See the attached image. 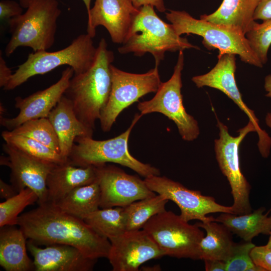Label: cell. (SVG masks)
Instances as JSON below:
<instances>
[{
  "label": "cell",
  "instance_id": "obj_14",
  "mask_svg": "<svg viewBox=\"0 0 271 271\" xmlns=\"http://www.w3.org/2000/svg\"><path fill=\"white\" fill-rule=\"evenodd\" d=\"M95 167L100 190V208L125 207L134 201L157 195L148 188L144 180L129 175L116 166L105 164Z\"/></svg>",
  "mask_w": 271,
  "mask_h": 271
},
{
  "label": "cell",
  "instance_id": "obj_28",
  "mask_svg": "<svg viewBox=\"0 0 271 271\" xmlns=\"http://www.w3.org/2000/svg\"><path fill=\"white\" fill-rule=\"evenodd\" d=\"M168 201L158 194L134 201L123 207L126 231L143 228L153 216L166 210L165 206Z\"/></svg>",
  "mask_w": 271,
  "mask_h": 271
},
{
  "label": "cell",
  "instance_id": "obj_38",
  "mask_svg": "<svg viewBox=\"0 0 271 271\" xmlns=\"http://www.w3.org/2000/svg\"><path fill=\"white\" fill-rule=\"evenodd\" d=\"M133 5L137 9L145 5L153 6L160 12H164L166 8L164 0H130Z\"/></svg>",
  "mask_w": 271,
  "mask_h": 271
},
{
  "label": "cell",
  "instance_id": "obj_41",
  "mask_svg": "<svg viewBox=\"0 0 271 271\" xmlns=\"http://www.w3.org/2000/svg\"><path fill=\"white\" fill-rule=\"evenodd\" d=\"M265 121L266 124L271 128V112H268L265 116Z\"/></svg>",
  "mask_w": 271,
  "mask_h": 271
},
{
  "label": "cell",
  "instance_id": "obj_44",
  "mask_svg": "<svg viewBox=\"0 0 271 271\" xmlns=\"http://www.w3.org/2000/svg\"><path fill=\"white\" fill-rule=\"evenodd\" d=\"M269 235L270 236H269L267 243H266V245H263V246L265 248L271 250V232Z\"/></svg>",
  "mask_w": 271,
  "mask_h": 271
},
{
  "label": "cell",
  "instance_id": "obj_37",
  "mask_svg": "<svg viewBox=\"0 0 271 271\" xmlns=\"http://www.w3.org/2000/svg\"><path fill=\"white\" fill-rule=\"evenodd\" d=\"M11 69L7 66L4 58L0 55V86L4 88L10 81L12 75Z\"/></svg>",
  "mask_w": 271,
  "mask_h": 271
},
{
  "label": "cell",
  "instance_id": "obj_20",
  "mask_svg": "<svg viewBox=\"0 0 271 271\" xmlns=\"http://www.w3.org/2000/svg\"><path fill=\"white\" fill-rule=\"evenodd\" d=\"M47 118L57 134L60 154L66 161L77 137L92 138L94 129L86 126L77 118L71 102L64 95Z\"/></svg>",
  "mask_w": 271,
  "mask_h": 271
},
{
  "label": "cell",
  "instance_id": "obj_4",
  "mask_svg": "<svg viewBox=\"0 0 271 271\" xmlns=\"http://www.w3.org/2000/svg\"><path fill=\"white\" fill-rule=\"evenodd\" d=\"M60 14L57 0H31L25 13L8 21L11 36L5 49L6 56L20 47L34 52L49 49L55 42Z\"/></svg>",
  "mask_w": 271,
  "mask_h": 271
},
{
  "label": "cell",
  "instance_id": "obj_17",
  "mask_svg": "<svg viewBox=\"0 0 271 271\" xmlns=\"http://www.w3.org/2000/svg\"><path fill=\"white\" fill-rule=\"evenodd\" d=\"M74 74L73 68L68 67L62 71L59 80L47 88L25 98L16 97L15 106L19 109V114L14 118L1 115V124L8 130L12 131L28 120L47 118L64 95Z\"/></svg>",
  "mask_w": 271,
  "mask_h": 271
},
{
  "label": "cell",
  "instance_id": "obj_3",
  "mask_svg": "<svg viewBox=\"0 0 271 271\" xmlns=\"http://www.w3.org/2000/svg\"><path fill=\"white\" fill-rule=\"evenodd\" d=\"M118 48L121 54L133 53L142 56L146 53L154 57L155 64L159 65L166 52L183 51L199 48L188 40L178 35L172 24L163 21L150 5L141 7L134 16L128 32Z\"/></svg>",
  "mask_w": 271,
  "mask_h": 271
},
{
  "label": "cell",
  "instance_id": "obj_8",
  "mask_svg": "<svg viewBox=\"0 0 271 271\" xmlns=\"http://www.w3.org/2000/svg\"><path fill=\"white\" fill-rule=\"evenodd\" d=\"M180 215L166 210L153 216L144 226L165 255L201 259L200 243L204 232Z\"/></svg>",
  "mask_w": 271,
  "mask_h": 271
},
{
  "label": "cell",
  "instance_id": "obj_23",
  "mask_svg": "<svg viewBox=\"0 0 271 271\" xmlns=\"http://www.w3.org/2000/svg\"><path fill=\"white\" fill-rule=\"evenodd\" d=\"M258 0H223L218 9L200 19L237 31L245 35L255 22Z\"/></svg>",
  "mask_w": 271,
  "mask_h": 271
},
{
  "label": "cell",
  "instance_id": "obj_10",
  "mask_svg": "<svg viewBox=\"0 0 271 271\" xmlns=\"http://www.w3.org/2000/svg\"><path fill=\"white\" fill-rule=\"evenodd\" d=\"M184 61L183 51H180L170 79L162 82L151 99L139 102L137 107L142 115L153 112L164 114L174 122L182 139L190 142L198 138L200 130L197 121L187 112L183 105L181 75Z\"/></svg>",
  "mask_w": 271,
  "mask_h": 271
},
{
  "label": "cell",
  "instance_id": "obj_39",
  "mask_svg": "<svg viewBox=\"0 0 271 271\" xmlns=\"http://www.w3.org/2000/svg\"><path fill=\"white\" fill-rule=\"evenodd\" d=\"M205 268L206 271L225 270V262L219 260H204Z\"/></svg>",
  "mask_w": 271,
  "mask_h": 271
},
{
  "label": "cell",
  "instance_id": "obj_11",
  "mask_svg": "<svg viewBox=\"0 0 271 271\" xmlns=\"http://www.w3.org/2000/svg\"><path fill=\"white\" fill-rule=\"evenodd\" d=\"M158 66L155 64V67L148 72L136 74L123 71L111 65V92L99 119L103 131L110 130L116 118L124 109L139 102V98L146 94L157 92L162 83Z\"/></svg>",
  "mask_w": 271,
  "mask_h": 271
},
{
  "label": "cell",
  "instance_id": "obj_18",
  "mask_svg": "<svg viewBox=\"0 0 271 271\" xmlns=\"http://www.w3.org/2000/svg\"><path fill=\"white\" fill-rule=\"evenodd\" d=\"M138 10L130 0H95L87 14V34L93 38L96 28L102 26L114 43L121 44Z\"/></svg>",
  "mask_w": 271,
  "mask_h": 271
},
{
  "label": "cell",
  "instance_id": "obj_32",
  "mask_svg": "<svg viewBox=\"0 0 271 271\" xmlns=\"http://www.w3.org/2000/svg\"><path fill=\"white\" fill-rule=\"evenodd\" d=\"M245 36L261 63H266L271 45V19L260 24L255 22Z\"/></svg>",
  "mask_w": 271,
  "mask_h": 271
},
{
  "label": "cell",
  "instance_id": "obj_35",
  "mask_svg": "<svg viewBox=\"0 0 271 271\" xmlns=\"http://www.w3.org/2000/svg\"><path fill=\"white\" fill-rule=\"evenodd\" d=\"M21 5L11 0H2L0 2V19L8 20L22 14L23 9Z\"/></svg>",
  "mask_w": 271,
  "mask_h": 271
},
{
  "label": "cell",
  "instance_id": "obj_6",
  "mask_svg": "<svg viewBox=\"0 0 271 271\" xmlns=\"http://www.w3.org/2000/svg\"><path fill=\"white\" fill-rule=\"evenodd\" d=\"M92 39L88 34H81L63 49L30 53L27 60L12 74L4 90H13L34 76L44 74L62 65L72 68L74 74L86 71L92 64L96 55V48Z\"/></svg>",
  "mask_w": 271,
  "mask_h": 271
},
{
  "label": "cell",
  "instance_id": "obj_5",
  "mask_svg": "<svg viewBox=\"0 0 271 271\" xmlns=\"http://www.w3.org/2000/svg\"><path fill=\"white\" fill-rule=\"evenodd\" d=\"M143 115L137 113L130 125L113 138L102 141L91 137H77L68 158L71 164L86 167L113 163L126 167L145 178L160 175V170L134 158L129 152L128 141L131 130Z\"/></svg>",
  "mask_w": 271,
  "mask_h": 271
},
{
  "label": "cell",
  "instance_id": "obj_27",
  "mask_svg": "<svg viewBox=\"0 0 271 271\" xmlns=\"http://www.w3.org/2000/svg\"><path fill=\"white\" fill-rule=\"evenodd\" d=\"M83 219L96 233L109 240L126 231L123 207L98 208Z\"/></svg>",
  "mask_w": 271,
  "mask_h": 271
},
{
  "label": "cell",
  "instance_id": "obj_19",
  "mask_svg": "<svg viewBox=\"0 0 271 271\" xmlns=\"http://www.w3.org/2000/svg\"><path fill=\"white\" fill-rule=\"evenodd\" d=\"M27 246L34 257L37 271H90L97 260L86 256L70 245L52 244L40 248L29 239Z\"/></svg>",
  "mask_w": 271,
  "mask_h": 271
},
{
  "label": "cell",
  "instance_id": "obj_1",
  "mask_svg": "<svg viewBox=\"0 0 271 271\" xmlns=\"http://www.w3.org/2000/svg\"><path fill=\"white\" fill-rule=\"evenodd\" d=\"M18 225L26 238L36 244H64L95 259L107 258L109 240L96 233L82 219L45 203L20 215Z\"/></svg>",
  "mask_w": 271,
  "mask_h": 271
},
{
  "label": "cell",
  "instance_id": "obj_15",
  "mask_svg": "<svg viewBox=\"0 0 271 271\" xmlns=\"http://www.w3.org/2000/svg\"><path fill=\"white\" fill-rule=\"evenodd\" d=\"M3 149L7 156H1L0 164L10 168L11 182L18 192L29 188L38 197L39 205L47 202V178L56 164L29 155L5 143Z\"/></svg>",
  "mask_w": 271,
  "mask_h": 271
},
{
  "label": "cell",
  "instance_id": "obj_40",
  "mask_svg": "<svg viewBox=\"0 0 271 271\" xmlns=\"http://www.w3.org/2000/svg\"><path fill=\"white\" fill-rule=\"evenodd\" d=\"M0 193L1 198L7 199L15 196L18 192L12 185L6 184L1 180Z\"/></svg>",
  "mask_w": 271,
  "mask_h": 271
},
{
  "label": "cell",
  "instance_id": "obj_34",
  "mask_svg": "<svg viewBox=\"0 0 271 271\" xmlns=\"http://www.w3.org/2000/svg\"><path fill=\"white\" fill-rule=\"evenodd\" d=\"M250 256L256 265L265 271H271V250L263 245L255 246L250 252Z\"/></svg>",
  "mask_w": 271,
  "mask_h": 271
},
{
  "label": "cell",
  "instance_id": "obj_30",
  "mask_svg": "<svg viewBox=\"0 0 271 271\" xmlns=\"http://www.w3.org/2000/svg\"><path fill=\"white\" fill-rule=\"evenodd\" d=\"M11 131L35 140L60 154L57 134L47 117L28 120Z\"/></svg>",
  "mask_w": 271,
  "mask_h": 271
},
{
  "label": "cell",
  "instance_id": "obj_2",
  "mask_svg": "<svg viewBox=\"0 0 271 271\" xmlns=\"http://www.w3.org/2000/svg\"><path fill=\"white\" fill-rule=\"evenodd\" d=\"M114 58L113 52L102 38L91 66L83 73L74 74L64 94L71 102L77 118L93 129L109 98L112 86L110 66Z\"/></svg>",
  "mask_w": 271,
  "mask_h": 271
},
{
  "label": "cell",
  "instance_id": "obj_22",
  "mask_svg": "<svg viewBox=\"0 0 271 271\" xmlns=\"http://www.w3.org/2000/svg\"><path fill=\"white\" fill-rule=\"evenodd\" d=\"M26 237L19 227H1L0 265L7 271H29L35 269L27 253Z\"/></svg>",
  "mask_w": 271,
  "mask_h": 271
},
{
  "label": "cell",
  "instance_id": "obj_9",
  "mask_svg": "<svg viewBox=\"0 0 271 271\" xmlns=\"http://www.w3.org/2000/svg\"><path fill=\"white\" fill-rule=\"evenodd\" d=\"M219 138L214 141L216 158L220 169L230 184L233 203V214L243 215L252 212L249 202L250 186L242 174L239 163V148L241 142L250 132H256L253 123H248L238 130L239 134L233 137L226 125L217 119Z\"/></svg>",
  "mask_w": 271,
  "mask_h": 271
},
{
  "label": "cell",
  "instance_id": "obj_33",
  "mask_svg": "<svg viewBox=\"0 0 271 271\" xmlns=\"http://www.w3.org/2000/svg\"><path fill=\"white\" fill-rule=\"evenodd\" d=\"M255 246L251 241L235 243L230 257L225 261V271H265L256 265L250 256Z\"/></svg>",
  "mask_w": 271,
  "mask_h": 271
},
{
  "label": "cell",
  "instance_id": "obj_13",
  "mask_svg": "<svg viewBox=\"0 0 271 271\" xmlns=\"http://www.w3.org/2000/svg\"><path fill=\"white\" fill-rule=\"evenodd\" d=\"M218 62L213 68L206 74L193 77L192 81L198 88L208 86L218 89L234 101L254 125L259 138V151L263 157L267 158L270 153L271 138L259 127L258 119L254 111L242 100L235 79V55L224 54L218 56Z\"/></svg>",
  "mask_w": 271,
  "mask_h": 271
},
{
  "label": "cell",
  "instance_id": "obj_16",
  "mask_svg": "<svg viewBox=\"0 0 271 271\" xmlns=\"http://www.w3.org/2000/svg\"><path fill=\"white\" fill-rule=\"evenodd\" d=\"M109 241L107 258L113 271H138L144 263L165 256L143 229L126 231Z\"/></svg>",
  "mask_w": 271,
  "mask_h": 271
},
{
  "label": "cell",
  "instance_id": "obj_7",
  "mask_svg": "<svg viewBox=\"0 0 271 271\" xmlns=\"http://www.w3.org/2000/svg\"><path fill=\"white\" fill-rule=\"evenodd\" d=\"M166 17L178 35L192 34L200 36L206 47L219 50L218 56L237 55L244 63L262 67L242 33L201 19H196L184 11L169 10L166 13Z\"/></svg>",
  "mask_w": 271,
  "mask_h": 271
},
{
  "label": "cell",
  "instance_id": "obj_42",
  "mask_svg": "<svg viewBox=\"0 0 271 271\" xmlns=\"http://www.w3.org/2000/svg\"><path fill=\"white\" fill-rule=\"evenodd\" d=\"M20 5L22 7V8H27L31 0H19Z\"/></svg>",
  "mask_w": 271,
  "mask_h": 271
},
{
  "label": "cell",
  "instance_id": "obj_25",
  "mask_svg": "<svg viewBox=\"0 0 271 271\" xmlns=\"http://www.w3.org/2000/svg\"><path fill=\"white\" fill-rule=\"evenodd\" d=\"M206 232L200 243L201 259L226 261L230 257L235 242L232 232L222 223L210 221L196 223Z\"/></svg>",
  "mask_w": 271,
  "mask_h": 271
},
{
  "label": "cell",
  "instance_id": "obj_21",
  "mask_svg": "<svg viewBox=\"0 0 271 271\" xmlns=\"http://www.w3.org/2000/svg\"><path fill=\"white\" fill-rule=\"evenodd\" d=\"M95 181V166L78 167L68 162L56 164L47 178V202L55 204L74 189Z\"/></svg>",
  "mask_w": 271,
  "mask_h": 271
},
{
  "label": "cell",
  "instance_id": "obj_36",
  "mask_svg": "<svg viewBox=\"0 0 271 271\" xmlns=\"http://www.w3.org/2000/svg\"><path fill=\"white\" fill-rule=\"evenodd\" d=\"M253 19L262 21L271 19V0H258Z\"/></svg>",
  "mask_w": 271,
  "mask_h": 271
},
{
  "label": "cell",
  "instance_id": "obj_29",
  "mask_svg": "<svg viewBox=\"0 0 271 271\" xmlns=\"http://www.w3.org/2000/svg\"><path fill=\"white\" fill-rule=\"evenodd\" d=\"M1 136L6 143L31 156L55 164L67 162L60 153L30 138L8 130Z\"/></svg>",
  "mask_w": 271,
  "mask_h": 271
},
{
  "label": "cell",
  "instance_id": "obj_43",
  "mask_svg": "<svg viewBox=\"0 0 271 271\" xmlns=\"http://www.w3.org/2000/svg\"><path fill=\"white\" fill-rule=\"evenodd\" d=\"M83 2H84L85 5V7H86V10H87V14L89 12L90 10V3H91V0H82Z\"/></svg>",
  "mask_w": 271,
  "mask_h": 271
},
{
  "label": "cell",
  "instance_id": "obj_31",
  "mask_svg": "<svg viewBox=\"0 0 271 271\" xmlns=\"http://www.w3.org/2000/svg\"><path fill=\"white\" fill-rule=\"evenodd\" d=\"M38 201L36 193L24 188L15 196L0 203V227L18 225L19 214L28 206Z\"/></svg>",
  "mask_w": 271,
  "mask_h": 271
},
{
  "label": "cell",
  "instance_id": "obj_24",
  "mask_svg": "<svg viewBox=\"0 0 271 271\" xmlns=\"http://www.w3.org/2000/svg\"><path fill=\"white\" fill-rule=\"evenodd\" d=\"M265 210L261 207L249 213L235 215L221 213L215 221L224 225L233 234L237 235L245 241H251L259 234L269 235L271 232L270 211L263 214Z\"/></svg>",
  "mask_w": 271,
  "mask_h": 271
},
{
  "label": "cell",
  "instance_id": "obj_26",
  "mask_svg": "<svg viewBox=\"0 0 271 271\" xmlns=\"http://www.w3.org/2000/svg\"><path fill=\"white\" fill-rule=\"evenodd\" d=\"M100 199V190L96 180L74 189L54 205L61 210L83 219L99 208Z\"/></svg>",
  "mask_w": 271,
  "mask_h": 271
},
{
  "label": "cell",
  "instance_id": "obj_12",
  "mask_svg": "<svg viewBox=\"0 0 271 271\" xmlns=\"http://www.w3.org/2000/svg\"><path fill=\"white\" fill-rule=\"evenodd\" d=\"M144 181L151 190L176 203L181 211L180 216L186 221H215L213 216H206L210 213L233 214L231 206L218 204L213 197L203 195L201 192L189 189L165 176L152 175L145 178Z\"/></svg>",
  "mask_w": 271,
  "mask_h": 271
}]
</instances>
